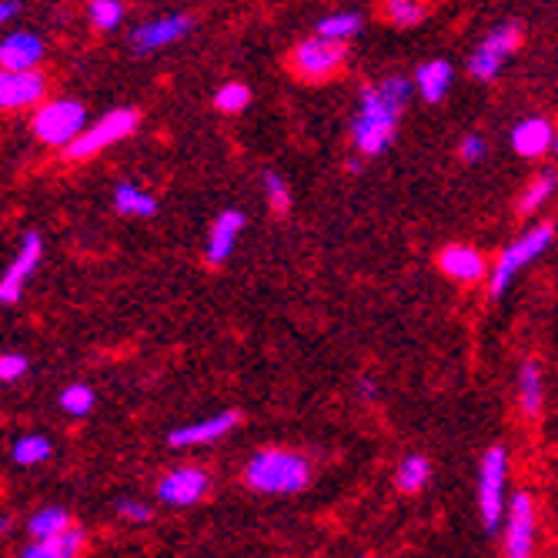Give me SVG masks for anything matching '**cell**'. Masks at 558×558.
Returning <instances> with one entry per match:
<instances>
[{
    "label": "cell",
    "mask_w": 558,
    "mask_h": 558,
    "mask_svg": "<svg viewBox=\"0 0 558 558\" xmlns=\"http://www.w3.org/2000/svg\"><path fill=\"white\" fill-rule=\"evenodd\" d=\"M409 97H412V84L404 77H385L378 87H365L359 114H354L351 124L354 147L365 158H378L381 150H388V144L398 134V121L404 105H409Z\"/></svg>",
    "instance_id": "6da1fadb"
},
{
    "label": "cell",
    "mask_w": 558,
    "mask_h": 558,
    "mask_svg": "<svg viewBox=\"0 0 558 558\" xmlns=\"http://www.w3.org/2000/svg\"><path fill=\"white\" fill-rule=\"evenodd\" d=\"M244 478L262 495H294L308 485V462L294 451L268 448V451H258L255 459L247 462Z\"/></svg>",
    "instance_id": "7a4b0ae2"
},
{
    "label": "cell",
    "mask_w": 558,
    "mask_h": 558,
    "mask_svg": "<svg viewBox=\"0 0 558 558\" xmlns=\"http://www.w3.org/2000/svg\"><path fill=\"white\" fill-rule=\"evenodd\" d=\"M137 121H141V114H137L134 108H118V111L105 114L97 124L84 128V131L64 147V158H68V161H87V158L100 155L105 147H111V144L131 137V134L137 131Z\"/></svg>",
    "instance_id": "3957f363"
},
{
    "label": "cell",
    "mask_w": 558,
    "mask_h": 558,
    "mask_svg": "<svg viewBox=\"0 0 558 558\" xmlns=\"http://www.w3.org/2000/svg\"><path fill=\"white\" fill-rule=\"evenodd\" d=\"M551 238H555V231H551L548 225H538V228H532L529 234H522L519 241H512L509 247H505V251H501V258H498V265H495V271H492V284H488L492 298H501L505 291H509L512 278H515L525 265H532L538 255H545V247L551 244Z\"/></svg>",
    "instance_id": "277c9868"
},
{
    "label": "cell",
    "mask_w": 558,
    "mask_h": 558,
    "mask_svg": "<svg viewBox=\"0 0 558 558\" xmlns=\"http://www.w3.org/2000/svg\"><path fill=\"white\" fill-rule=\"evenodd\" d=\"M505 478H509V454H505V448H488L478 469V512L488 532H498L501 525Z\"/></svg>",
    "instance_id": "5b68a950"
},
{
    "label": "cell",
    "mask_w": 558,
    "mask_h": 558,
    "mask_svg": "<svg viewBox=\"0 0 558 558\" xmlns=\"http://www.w3.org/2000/svg\"><path fill=\"white\" fill-rule=\"evenodd\" d=\"M519 40H522L519 24H501L492 34H485V40L472 50V58H469V74L475 81H495L498 71L505 68V61L519 50Z\"/></svg>",
    "instance_id": "8992f818"
},
{
    "label": "cell",
    "mask_w": 558,
    "mask_h": 558,
    "mask_svg": "<svg viewBox=\"0 0 558 558\" xmlns=\"http://www.w3.org/2000/svg\"><path fill=\"white\" fill-rule=\"evenodd\" d=\"M84 131V108L77 100H50L34 114V134L37 141L50 147H68Z\"/></svg>",
    "instance_id": "52a82bcc"
},
{
    "label": "cell",
    "mask_w": 558,
    "mask_h": 558,
    "mask_svg": "<svg viewBox=\"0 0 558 558\" xmlns=\"http://www.w3.org/2000/svg\"><path fill=\"white\" fill-rule=\"evenodd\" d=\"M294 71L304 77V81H322L328 74H335L341 64H344V40H331V37H312L298 44L294 50Z\"/></svg>",
    "instance_id": "ba28073f"
},
{
    "label": "cell",
    "mask_w": 558,
    "mask_h": 558,
    "mask_svg": "<svg viewBox=\"0 0 558 558\" xmlns=\"http://www.w3.org/2000/svg\"><path fill=\"white\" fill-rule=\"evenodd\" d=\"M535 548V505L525 492H519L509 501V515H505V555L525 558Z\"/></svg>",
    "instance_id": "9c48e42d"
},
{
    "label": "cell",
    "mask_w": 558,
    "mask_h": 558,
    "mask_svg": "<svg viewBox=\"0 0 558 558\" xmlns=\"http://www.w3.org/2000/svg\"><path fill=\"white\" fill-rule=\"evenodd\" d=\"M191 27H194V17H187V14H174V17H161V21H147V24H141V27L131 34V47L137 50V54H155V50L171 47V44H178L184 34H191Z\"/></svg>",
    "instance_id": "30bf717a"
},
{
    "label": "cell",
    "mask_w": 558,
    "mask_h": 558,
    "mask_svg": "<svg viewBox=\"0 0 558 558\" xmlns=\"http://www.w3.org/2000/svg\"><path fill=\"white\" fill-rule=\"evenodd\" d=\"M37 262H40V234H37V231H27L24 241H21L17 258L11 262L8 275L0 278V301H4L8 308H11L14 301H21V291H24L27 278L34 275Z\"/></svg>",
    "instance_id": "8fae6325"
},
{
    "label": "cell",
    "mask_w": 558,
    "mask_h": 558,
    "mask_svg": "<svg viewBox=\"0 0 558 558\" xmlns=\"http://www.w3.org/2000/svg\"><path fill=\"white\" fill-rule=\"evenodd\" d=\"M205 495H208V475L201 469H178L165 475L158 485V498L171 505V509H187V505H197Z\"/></svg>",
    "instance_id": "7c38bea8"
},
{
    "label": "cell",
    "mask_w": 558,
    "mask_h": 558,
    "mask_svg": "<svg viewBox=\"0 0 558 558\" xmlns=\"http://www.w3.org/2000/svg\"><path fill=\"white\" fill-rule=\"evenodd\" d=\"M47 90V81L31 68V71H4L0 77V105L8 111H17V108H31L44 97Z\"/></svg>",
    "instance_id": "4fadbf2b"
},
{
    "label": "cell",
    "mask_w": 558,
    "mask_h": 558,
    "mask_svg": "<svg viewBox=\"0 0 558 558\" xmlns=\"http://www.w3.org/2000/svg\"><path fill=\"white\" fill-rule=\"evenodd\" d=\"M238 412H221V415H211L205 422H194V425H184L178 432H171V448H194V445H208V441H218L225 438L234 425H238Z\"/></svg>",
    "instance_id": "5bb4252c"
},
{
    "label": "cell",
    "mask_w": 558,
    "mask_h": 558,
    "mask_svg": "<svg viewBox=\"0 0 558 558\" xmlns=\"http://www.w3.org/2000/svg\"><path fill=\"white\" fill-rule=\"evenodd\" d=\"M40 58H44V40L37 34L17 31L8 34L4 44H0V64H4V71H31Z\"/></svg>",
    "instance_id": "9a60e30c"
},
{
    "label": "cell",
    "mask_w": 558,
    "mask_h": 558,
    "mask_svg": "<svg viewBox=\"0 0 558 558\" xmlns=\"http://www.w3.org/2000/svg\"><path fill=\"white\" fill-rule=\"evenodd\" d=\"M438 268L454 281L472 284V281H478L485 275V258L469 244H448L441 251V258H438Z\"/></svg>",
    "instance_id": "2e32d148"
},
{
    "label": "cell",
    "mask_w": 558,
    "mask_h": 558,
    "mask_svg": "<svg viewBox=\"0 0 558 558\" xmlns=\"http://www.w3.org/2000/svg\"><path fill=\"white\" fill-rule=\"evenodd\" d=\"M241 231H244V215L241 211L218 215V221L208 231V247H205V255H208L211 265H225L231 258V251H234Z\"/></svg>",
    "instance_id": "e0dca14e"
},
{
    "label": "cell",
    "mask_w": 558,
    "mask_h": 558,
    "mask_svg": "<svg viewBox=\"0 0 558 558\" xmlns=\"http://www.w3.org/2000/svg\"><path fill=\"white\" fill-rule=\"evenodd\" d=\"M551 144H555L551 124L542 118H529L512 131V147H515L519 158H542Z\"/></svg>",
    "instance_id": "ac0fdd59"
},
{
    "label": "cell",
    "mask_w": 558,
    "mask_h": 558,
    "mask_svg": "<svg viewBox=\"0 0 558 558\" xmlns=\"http://www.w3.org/2000/svg\"><path fill=\"white\" fill-rule=\"evenodd\" d=\"M84 545V532L74 525V529H64L61 535L54 538H34V545H24V558H71L77 555Z\"/></svg>",
    "instance_id": "d6986e66"
},
{
    "label": "cell",
    "mask_w": 558,
    "mask_h": 558,
    "mask_svg": "<svg viewBox=\"0 0 558 558\" xmlns=\"http://www.w3.org/2000/svg\"><path fill=\"white\" fill-rule=\"evenodd\" d=\"M451 77H454V71H451L448 61H428V64L418 68L415 87L422 90V97L428 100V105H438V100H441V97L448 94V87H451Z\"/></svg>",
    "instance_id": "ffe728a7"
},
{
    "label": "cell",
    "mask_w": 558,
    "mask_h": 558,
    "mask_svg": "<svg viewBox=\"0 0 558 558\" xmlns=\"http://www.w3.org/2000/svg\"><path fill=\"white\" fill-rule=\"evenodd\" d=\"M114 208L121 215H134V218H155L158 215V201H155V194H147L137 184H118Z\"/></svg>",
    "instance_id": "44dd1931"
},
{
    "label": "cell",
    "mask_w": 558,
    "mask_h": 558,
    "mask_svg": "<svg viewBox=\"0 0 558 558\" xmlns=\"http://www.w3.org/2000/svg\"><path fill=\"white\" fill-rule=\"evenodd\" d=\"M432 478V462L425 459V454H409L401 465H398V488L404 495H415L428 485Z\"/></svg>",
    "instance_id": "7402d4cb"
},
{
    "label": "cell",
    "mask_w": 558,
    "mask_h": 558,
    "mask_svg": "<svg viewBox=\"0 0 558 558\" xmlns=\"http://www.w3.org/2000/svg\"><path fill=\"white\" fill-rule=\"evenodd\" d=\"M519 404L525 415H535L542 409V368L535 362H525L519 372Z\"/></svg>",
    "instance_id": "603a6c76"
},
{
    "label": "cell",
    "mask_w": 558,
    "mask_h": 558,
    "mask_svg": "<svg viewBox=\"0 0 558 558\" xmlns=\"http://www.w3.org/2000/svg\"><path fill=\"white\" fill-rule=\"evenodd\" d=\"M50 451H54V445H50L44 435H24V438H17L14 441V462L17 465H24V469H31V465H40V462H47L50 459Z\"/></svg>",
    "instance_id": "cb8c5ba5"
},
{
    "label": "cell",
    "mask_w": 558,
    "mask_h": 558,
    "mask_svg": "<svg viewBox=\"0 0 558 558\" xmlns=\"http://www.w3.org/2000/svg\"><path fill=\"white\" fill-rule=\"evenodd\" d=\"M64 529H71V515H68L64 509H40V512L27 522L31 538H54V535H61Z\"/></svg>",
    "instance_id": "d4e9b609"
},
{
    "label": "cell",
    "mask_w": 558,
    "mask_h": 558,
    "mask_svg": "<svg viewBox=\"0 0 558 558\" xmlns=\"http://www.w3.org/2000/svg\"><path fill=\"white\" fill-rule=\"evenodd\" d=\"M362 31V17L354 11H344V14H331V17H322L318 21V34L322 37H331V40H348Z\"/></svg>",
    "instance_id": "484cf974"
},
{
    "label": "cell",
    "mask_w": 558,
    "mask_h": 558,
    "mask_svg": "<svg viewBox=\"0 0 558 558\" xmlns=\"http://www.w3.org/2000/svg\"><path fill=\"white\" fill-rule=\"evenodd\" d=\"M385 17L395 27H415L425 17V4L422 0H385Z\"/></svg>",
    "instance_id": "4316f807"
},
{
    "label": "cell",
    "mask_w": 558,
    "mask_h": 558,
    "mask_svg": "<svg viewBox=\"0 0 558 558\" xmlns=\"http://www.w3.org/2000/svg\"><path fill=\"white\" fill-rule=\"evenodd\" d=\"M555 187H558V181H555V174H538L529 187H525V194H522V205H519V211L522 215H535L545 201L555 194Z\"/></svg>",
    "instance_id": "83f0119b"
},
{
    "label": "cell",
    "mask_w": 558,
    "mask_h": 558,
    "mask_svg": "<svg viewBox=\"0 0 558 558\" xmlns=\"http://www.w3.org/2000/svg\"><path fill=\"white\" fill-rule=\"evenodd\" d=\"M247 105H251V90L244 84H238V81L221 84L218 94H215V108L225 111V114H241Z\"/></svg>",
    "instance_id": "f1b7e54d"
},
{
    "label": "cell",
    "mask_w": 558,
    "mask_h": 558,
    "mask_svg": "<svg viewBox=\"0 0 558 558\" xmlns=\"http://www.w3.org/2000/svg\"><path fill=\"white\" fill-rule=\"evenodd\" d=\"M124 21L121 0H90V24L97 31H114Z\"/></svg>",
    "instance_id": "f546056e"
},
{
    "label": "cell",
    "mask_w": 558,
    "mask_h": 558,
    "mask_svg": "<svg viewBox=\"0 0 558 558\" xmlns=\"http://www.w3.org/2000/svg\"><path fill=\"white\" fill-rule=\"evenodd\" d=\"M262 184H265V194H268V205H271V211H278V215H288V211H291V191H288V181H284L281 174L268 171V174L262 178Z\"/></svg>",
    "instance_id": "4dcf8cb0"
},
{
    "label": "cell",
    "mask_w": 558,
    "mask_h": 558,
    "mask_svg": "<svg viewBox=\"0 0 558 558\" xmlns=\"http://www.w3.org/2000/svg\"><path fill=\"white\" fill-rule=\"evenodd\" d=\"M61 409H64L68 415L84 418V415L94 409V391H90L87 385H71V388H64V395H61Z\"/></svg>",
    "instance_id": "1f68e13d"
},
{
    "label": "cell",
    "mask_w": 558,
    "mask_h": 558,
    "mask_svg": "<svg viewBox=\"0 0 558 558\" xmlns=\"http://www.w3.org/2000/svg\"><path fill=\"white\" fill-rule=\"evenodd\" d=\"M27 359L24 354H17V351H4L0 354V378L4 381H17L21 375H27Z\"/></svg>",
    "instance_id": "d6a6232c"
},
{
    "label": "cell",
    "mask_w": 558,
    "mask_h": 558,
    "mask_svg": "<svg viewBox=\"0 0 558 558\" xmlns=\"http://www.w3.org/2000/svg\"><path fill=\"white\" fill-rule=\"evenodd\" d=\"M485 137H478V134H469L465 141H462V147H459V155H462V161L465 165H475V161H482L485 158Z\"/></svg>",
    "instance_id": "836d02e7"
},
{
    "label": "cell",
    "mask_w": 558,
    "mask_h": 558,
    "mask_svg": "<svg viewBox=\"0 0 558 558\" xmlns=\"http://www.w3.org/2000/svg\"><path fill=\"white\" fill-rule=\"evenodd\" d=\"M118 515L121 519H131V522H147L150 519V509L144 501H137V498H124V501H118Z\"/></svg>",
    "instance_id": "e575fe53"
},
{
    "label": "cell",
    "mask_w": 558,
    "mask_h": 558,
    "mask_svg": "<svg viewBox=\"0 0 558 558\" xmlns=\"http://www.w3.org/2000/svg\"><path fill=\"white\" fill-rule=\"evenodd\" d=\"M21 11V4H17V0H4V4H0V21H14V14Z\"/></svg>",
    "instance_id": "d590c367"
},
{
    "label": "cell",
    "mask_w": 558,
    "mask_h": 558,
    "mask_svg": "<svg viewBox=\"0 0 558 558\" xmlns=\"http://www.w3.org/2000/svg\"><path fill=\"white\" fill-rule=\"evenodd\" d=\"M551 147H555V150H558V134H555V144H551Z\"/></svg>",
    "instance_id": "8d00e7d4"
}]
</instances>
